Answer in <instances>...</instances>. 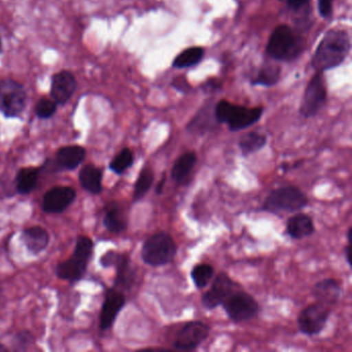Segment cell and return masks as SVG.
I'll list each match as a JSON object with an SVG mask.
<instances>
[{
	"label": "cell",
	"instance_id": "11",
	"mask_svg": "<svg viewBox=\"0 0 352 352\" xmlns=\"http://www.w3.org/2000/svg\"><path fill=\"white\" fill-rule=\"evenodd\" d=\"M296 36L292 28L287 25L276 28L270 38L267 46V53L276 60H286L294 56L296 49Z\"/></svg>",
	"mask_w": 352,
	"mask_h": 352
},
{
	"label": "cell",
	"instance_id": "12",
	"mask_svg": "<svg viewBox=\"0 0 352 352\" xmlns=\"http://www.w3.org/2000/svg\"><path fill=\"white\" fill-rule=\"evenodd\" d=\"M242 287L230 277L226 272H220L212 280V285L201 296V304L207 310H214L221 306L222 302L230 294Z\"/></svg>",
	"mask_w": 352,
	"mask_h": 352
},
{
	"label": "cell",
	"instance_id": "37",
	"mask_svg": "<svg viewBox=\"0 0 352 352\" xmlns=\"http://www.w3.org/2000/svg\"><path fill=\"white\" fill-rule=\"evenodd\" d=\"M350 251H351V242H347L345 248H344V256H345L346 263L349 267H351V259H350Z\"/></svg>",
	"mask_w": 352,
	"mask_h": 352
},
{
	"label": "cell",
	"instance_id": "15",
	"mask_svg": "<svg viewBox=\"0 0 352 352\" xmlns=\"http://www.w3.org/2000/svg\"><path fill=\"white\" fill-rule=\"evenodd\" d=\"M77 199V192L71 186H55L43 197L42 209L47 214L65 212Z\"/></svg>",
	"mask_w": 352,
	"mask_h": 352
},
{
	"label": "cell",
	"instance_id": "6",
	"mask_svg": "<svg viewBox=\"0 0 352 352\" xmlns=\"http://www.w3.org/2000/svg\"><path fill=\"white\" fill-rule=\"evenodd\" d=\"M28 104V92L25 87L13 79L0 81V113L6 118L13 119L21 116Z\"/></svg>",
	"mask_w": 352,
	"mask_h": 352
},
{
	"label": "cell",
	"instance_id": "21",
	"mask_svg": "<svg viewBox=\"0 0 352 352\" xmlns=\"http://www.w3.org/2000/svg\"><path fill=\"white\" fill-rule=\"evenodd\" d=\"M102 168L94 164H86L79 173L80 185L90 195H100L102 191Z\"/></svg>",
	"mask_w": 352,
	"mask_h": 352
},
{
	"label": "cell",
	"instance_id": "7",
	"mask_svg": "<svg viewBox=\"0 0 352 352\" xmlns=\"http://www.w3.org/2000/svg\"><path fill=\"white\" fill-rule=\"evenodd\" d=\"M100 265L104 269L115 267L116 269V277L114 280V287L117 289H131L135 279H137V271L133 267L131 258L125 253L117 252L115 250H109L102 255L100 258Z\"/></svg>",
	"mask_w": 352,
	"mask_h": 352
},
{
	"label": "cell",
	"instance_id": "23",
	"mask_svg": "<svg viewBox=\"0 0 352 352\" xmlns=\"http://www.w3.org/2000/svg\"><path fill=\"white\" fill-rule=\"evenodd\" d=\"M41 168L34 166L22 168L18 170L15 180L17 192L21 195H28L36 189L40 178Z\"/></svg>",
	"mask_w": 352,
	"mask_h": 352
},
{
	"label": "cell",
	"instance_id": "39",
	"mask_svg": "<svg viewBox=\"0 0 352 352\" xmlns=\"http://www.w3.org/2000/svg\"><path fill=\"white\" fill-rule=\"evenodd\" d=\"M6 302L5 294H3V286L0 285V306Z\"/></svg>",
	"mask_w": 352,
	"mask_h": 352
},
{
	"label": "cell",
	"instance_id": "40",
	"mask_svg": "<svg viewBox=\"0 0 352 352\" xmlns=\"http://www.w3.org/2000/svg\"><path fill=\"white\" fill-rule=\"evenodd\" d=\"M9 351V348L7 346L3 345V344L0 343V352H8Z\"/></svg>",
	"mask_w": 352,
	"mask_h": 352
},
{
	"label": "cell",
	"instance_id": "3",
	"mask_svg": "<svg viewBox=\"0 0 352 352\" xmlns=\"http://www.w3.org/2000/svg\"><path fill=\"white\" fill-rule=\"evenodd\" d=\"M308 206V197L296 186L273 189L265 197L261 210L267 213L284 214L302 211Z\"/></svg>",
	"mask_w": 352,
	"mask_h": 352
},
{
	"label": "cell",
	"instance_id": "31",
	"mask_svg": "<svg viewBox=\"0 0 352 352\" xmlns=\"http://www.w3.org/2000/svg\"><path fill=\"white\" fill-rule=\"evenodd\" d=\"M57 107L58 104L54 102L51 98H42L36 102L34 107V113L38 119L47 120V119L52 118L57 112Z\"/></svg>",
	"mask_w": 352,
	"mask_h": 352
},
{
	"label": "cell",
	"instance_id": "1",
	"mask_svg": "<svg viewBox=\"0 0 352 352\" xmlns=\"http://www.w3.org/2000/svg\"><path fill=\"white\" fill-rule=\"evenodd\" d=\"M350 51V40L344 30H331L319 43L313 56L312 67L317 73H323L344 63Z\"/></svg>",
	"mask_w": 352,
	"mask_h": 352
},
{
	"label": "cell",
	"instance_id": "32",
	"mask_svg": "<svg viewBox=\"0 0 352 352\" xmlns=\"http://www.w3.org/2000/svg\"><path fill=\"white\" fill-rule=\"evenodd\" d=\"M280 69L276 65L263 67L257 75L256 79L252 81L254 85L271 86L277 83L279 80Z\"/></svg>",
	"mask_w": 352,
	"mask_h": 352
},
{
	"label": "cell",
	"instance_id": "28",
	"mask_svg": "<svg viewBox=\"0 0 352 352\" xmlns=\"http://www.w3.org/2000/svg\"><path fill=\"white\" fill-rule=\"evenodd\" d=\"M135 164V156L129 148H124L111 160L109 168L116 175H122Z\"/></svg>",
	"mask_w": 352,
	"mask_h": 352
},
{
	"label": "cell",
	"instance_id": "30",
	"mask_svg": "<svg viewBox=\"0 0 352 352\" xmlns=\"http://www.w3.org/2000/svg\"><path fill=\"white\" fill-rule=\"evenodd\" d=\"M212 124V112L208 110V108H203V110L191 120V122L187 125V131L191 133H199L203 135L206 131H211Z\"/></svg>",
	"mask_w": 352,
	"mask_h": 352
},
{
	"label": "cell",
	"instance_id": "34",
	"mask_svg": "<svg viewBox=\"0 0 352 352\" xmlns=\"http://www.w3.org/2000/svg\"><path fill=\"white\" fill-rule=\"evenodd\" d=\"M16 195H18V192L15 180L6 174L0 176V199H10Z\"/></svg>",
	"mask_w": 352,
	"mask_h": 352
},
{
	"label": "cell",
	"instance_id": "10",
	"mask_svg": "<svg viewBox=\"0 0 352 352\" xmlns=\"http://www.w3.org/2000/svg\"><path fill=\"white\" fill-rule=\"evenodd\" d=\"M211 327L201 320L185 323L177 333L174 348L179 351H193L209 338Z\"/></svg>",
	"mask_w": 352,
	"mask_h": 352
},
{
	"label": "cell",
	"instance_id": "35",
	"mask_svg": "<svg viewBox=\"0 0 352 352\" xmlns=\"http://www.w3.org/2000/svg\"><path fill=\"white\" fill-rule=\"evenodd\" d=\"M333 0H318L319 13L323 18H329L333 11Z\"/></svg>",
	"mask_w": 352,
	"mask_h": 352
},
{
	"label": "cell",
	"instance_id": "27",
	"mask_svg": "<svg viewBox=\"0 0 352 352\" xmlns=\"http://www.w3.org/2000/svg\"><path fill=\"white\" fill-rule=\"evenodd\" d=\"M214 267L209 263H199L191 270V279L197 289L207 287L214 278Z\"/></svg>",
	"mask_w": 352,
	"mask_h": 352
},
{
	"label": "cell",
	"instance_id": "17",
	"mask_svg": "<svg viewBox=\"0 0 352 352\" xmlns=\"http://www.w3.org/2000/svg\"><path fill=\"white\" fill-rule=\"evenodd\" d=\"M86 149L82 146L72 145L60 148L56 152L53 166L57 172L74 170L79 168L86 158Z\"/></svg>",
	"mask_w": 352,
	"mask_h": 352
},
{
	"label": "cell",
	"instance_id": "33",
	"mask_svg": "<svg viewBox=\"0 0 352 352\" xmlns=\"http://www.w3.org/2000/svg\"><path fill=\"white\" fill-rule=\"evenodd\" d=\"M34 342H36V339L30 331H21L16 333L12 344H13V349L15 351H26L32 346H34Z\"/></svg>",
	"mask_w": 352,
	"mask_h": 352
},
{
	"label": "cell",
	"instance_id": "4",
	"mask_svg": "<svg viewBox=\"0 0 352 352\" xmlns=\"http://www.w3.org/2000/svg\"><path fill=\"white\" fill-rule=\"evenodd\" d=\"M178 246L173 236L166 232H156L150 236L142 246L141 256L150 267H158L174 261Z\"/></svg>",
	"mask_w": 352,
	"mask_h": 352
},
{
	"label": "cell",
	"instance_id": "5",
	"mask_svg": "<svg viewBox=\"0 0 352 352\" xmlns=\"http://www.w3.org/2000/svg\"><path fill=\"white\" fill-rule=\"evenodd\" d=\"M263 112L261 108H246L221 100L216 104L214 115L218 123H226L230 131H239L255 124Z\"/></svg>",
	"mask_w": 352,
	"mask_h": 352
},
{
	"label": "cell",
	"instance_id": "29",
	"mask_svg": "<svg viewBox=\"0 0 352 352\" xmlns=\"http://www.w3.org/2000/svg\"><path fill=\"white\" fill-rule=\"evenodd\" d=\"M204 56V50L199 47L186 49L175 59L173 65L177 69H185V67L197 65Z\"/></svg>",
	"mask_w": 352,
	"mask_h": 352
},
{
	"label": "cell",
	"instance_id": "2",
	"mask_svg": "<svg viewBox=\"0 0 352 352\" xmlns=\"http://www.w3.org/2000/svg\"><path fill=\"white\" fill-rule=\"evenodd\" d=\"M94 243L86 236H79L76 241L73 255L56 265V276L59 279L78 282L84 277L89 261L94 257Z\"/></svg>",
	"mask_w": 352,
	"mask_h": 352
},
{
	"label": "cell",
	"instance_id": "8",
	"mask_svg": "<svg viewBox=\"0 0 352 352\" xmlns=\"http://www.w3.org/2000/svg\"><path fill=\"white\" fill-rule=\"evenodd\" d=\"M228 318L234 322H244L254 318L259 312L257 300L242 287L234 290L221 304Z\"/></svg>",
	"mask_w": 352,
	"mask_h": 352
},
{
	"label": "cell",
	"instance_id": "36",
	"mask_svg": "<svg viewBox=\"0 0 352 352\" xmlns=\"http://www.w3.org/2000/svg\"><path fill=\"white\" fill-rule=\"evenodd\" d=\"M309 0H288L287 5L288 8H290L292 10L300 9V8L304 7L307 3H308Z\"/></svg>",
	"mask_w": 352,
	"mask_h": 352
},
{
	"label": "cell",
	"instance_id": "41",
	"mask_svg": "<svg viewBox=\"0 0 352 352\" xmlns=\"http://www.w3.org/2000/svg\"><path fill=\"white\" fill-rule=\"evenodd\" d=\"M3 42H1V40H0V55L3 54Z\"/></svg>",
	"mask_w": 352,
	"mask_h": 352
},
{
	"label": "cell",
	"instance_id": "38",
	"mask_svg": "<svg viewBox=\"0 0 352 352\" xmlns=\"http://www.w3.org/2000/svg\"><path fill=\"white\" fill-rule=\"evenodd\" d=\"M166 174H164V176L160 179V183L157 184V187H156V195H162L164 192V185H166Z\"/></svg>",
	"mask_w": 352,
	"mask_h": 352
},
{
	"label": "cell",
	"instance_id": "20",
	"mask_svg": "<svg viewBox=\"0 0 352 352\" xmlns=\"http://www.w3.org/2000/svg\"><path fill=\"white\" fill-rule=\"evenodd\" d=\"M315 232L312 217L305 213H296L286 222V234L294 240L312 236Z\"/></svg>",
	"mask_w": 352,
	"mask_h": 352
},
{
	"label": "cell",
	"instance_id": "19",
	"mask_svg": "<svg viewBox=\"0 0 352 352\" xmlns=\"http://www.w3.org/2000/svg\"><path fill=\"white\" fill-rule=\"evenodd\" d=\"M21 240L32 254L38 255L46 250L50 243V234L46 228L34 226L22 232Z\"/></svg>",
	"mask_w": 352,
	"mask_h": 352
},
{
	"label": "cell",
	"instance_id": "25",
	"mask_svg": "<svg viewBox=\"0 0 352 352\" xmlns=\"http://www.w3.org/2000/svg\"><path fill=\"white\" fill-rule=\"evenodd\" d=\"M104 226L109 232H113V234H120L126 230V220L123 217L122 210L118 204L110 203L107 205Z\"/></svg>",
	"mask_w": 352,
	"mask_h": 352
},
{
	"label": "cell",
	"instance_id": "18",
	"mask_svg": "<svg viewBox=\"0 0 352 352\" xmlns=\"http://www.w3.org/2000/svg\"><path fill=\"white\" fill-rule=\"evenodd\" d=\"M342 286L333 278H325L315 284L312 294L315 300L325 306L331 307L339 302L342 294Z\"/></svg>",
	"mask_w": 352,
	"mask_h": 352
},
{
	"label": "cell",
	"instance_id": "24",
	"mask_svg": "<svg viewBox=\"0 0 352 352\" xmlns=\"http://www.w3.org/2000/svg\"><path fill=\"white\" fill-rule=\"evenodd\" d=\"M267 139L263 133L257 131H250L245 133L238 142L239 149L243 157H249L250 155L261 151L267 145Z\"/></svg>",
	"mask_w": 352,
	"mask_h": 352
},
{
	"label": "cell",
	"instance_id": "22",
	"mask_svg": "<svg viewBox=\"0 0 352 352\" xmlns=\"http://www.w3.org/2000/svg\"><path fill=\"white\" fill-rule=\"evenodd\" d=\"M197 156L195 152H185L179 156L173 166L170 176L177 184H185L197 164Z\"/></svg>",
	"mask_w": 352,
	"mask_h": 352
},
{
	"label": "cell",
	"instance_id": "26",
	"mask_svg": "<svg viewBox=\"0 0 352 352\" xmlns=\"http://www.w3.org/2000/svg\"><path fill=\"white\" fill-rule=\"evenodd\" d=\"M154 182V173L151 168L145 166L142 168L133 186V201H141L149 192Z\"/></svg>",
	"mask_w": 352,
	"mask_h": 352
},
{
	"label": "cell",
	"instance_id": "14",
	"mask_svg": "<svg viewBox=\"0 0 352 352\" xmlns=\"http://www.w3.org/2000/svg\"><path fill=\"white\" fill-rule=\"evenodd\" d=\"M125 305L126 298L121 290L115 287L107 289L100 314V329L102 331H109L114 325Z\"/></svg>",
	"mask_w": 352,
	"mask_h": 352
},
{
	"label": "cell",
	"instance_id": "13",
	"mask_svg": "<svg viewBox=\"0 0 352 352\" xmlns=\"http://www.w3.org/2000/svg\"><path fill=\"white\" fill-rule=\"evenodd\" d=\"M327 102V90L321 73H317L309 82L300 104V113L305 118L316 116Z\"/></svg>",
	"mask_w": 352,
	"mask_h": 352
},
{
	"label": "cell",
	"instance_id": "9",
	"mask_svg": "<svg viewBox=\"0 0 352 352\" xmlns=\"http://www.w3.org/2000/svg\"><path fill=\"white\" fill-rule=\"evenodd\" d=\"M331 309L321 302L309 305L300 311L298 327L300 333L308 337H315L322 333L331 316Z\"/></svg>",
	"mask_w": 352,
	"mask_h": 352
},
{
	"label": "cell",
	"instance_id": "16",
	"mask_svg": "<svg viewBox=\"0 0 352 352\" xmlns=\"http://www.w3.org/2000/svg\"><path fill=\"white\" fill-rule=\"evenodd\" d=\"M77 87V79L73 73L69 71L58 72L51 79V98L58 106H65L73 98Z\"/></svg>",
	"mask_w": 352,
	"mask_h": 352
}]
</instances>
